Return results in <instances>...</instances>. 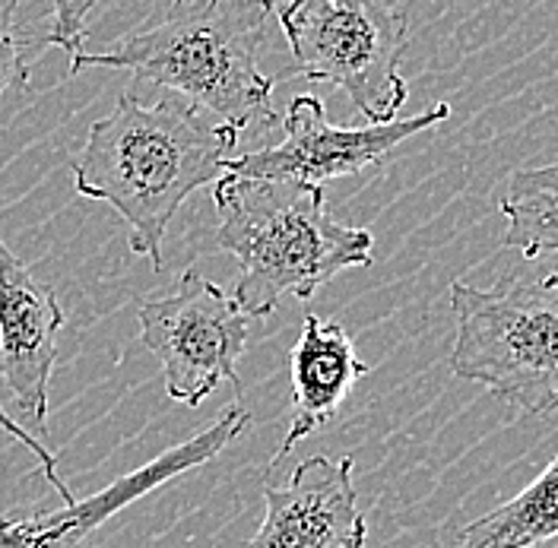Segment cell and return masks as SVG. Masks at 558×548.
I'll return each mask as SVG.
<instances>
[{
    "mask_svg": "<svg viewBox=\"0 0 558 548\" xmlns=\"http://www.w3.org/2000/svg\"><path fill=\"white\" fill-rule=\"evenodd\" d=\"M239 149V131L204 118L178 96L121 93L70 162L73 187L108 204L128 226L131 251L162 270V244L181 204L222 178Z\"/></svg>",
    "mask_w": 558,
    "mask_h": 548,
    "instance_id": "cell-1",
    "label": "cell"
},
{
    "mask_svg": "<svg viewBox=\"0 0 558 548\" xmlns=\"http://www.w3.org/2000/svg\"><path fill=\"white\" fill-rule=\"evenodd\" d=\"M274 7V0H172L149 29L70 58V76L89 68L128 70L143 86L166 89L232 131H264L277 118L279 76L260 70Z\"/></svg>",
    "mask_w": 558,
    "mask_h": 548,
    "instance_id": "cell-2",
    "label": "cell"
},
{
    "mask_svg": "<svg viewBox=\"0 0 558 548\" xmlns=\"http://www.w3.org/2000/svg\"><path fill=\"white\" fill-rule=\"evenodd\" d=\"M216 247L235 257V302L251 320L270 317L292 295L314 292L352 267H372L375 239L327 212L324 187L299 181L216 178Z\"/></svg>",
    "mask_w": 558,
    "mask_h": 548,
    "instance_id": "cell-3",
    "label": "cell"
},
{
    "mask_svg": "<svg viewBox=\"0 0 558 548\" xmlns=\"http://www.w3.org/2000/svg\"><path fill=\"white\" fill-rule=\"evenodd\" d=\"M451 372L523 415L558 410V273L511 276L492 289L451 282Z\"/></svg>",
    "mask_w": 558,
    "mask_h": 548,
    "instance_id": "cell-4",
    "label": "cell"
},
{
    "mask_svg": "<svg viewBox=\"0 0 558 548\" xmlns=\"http://www.w3.org/2000/svg\"><path fill=\"white\" fill-rule=\"evenodd\" d=\"M279 26L295 58L289 73L343 89L368 124L397 121L410 99L400 73L410 48L403 10L390 0H289Z\"/></svg>",
    "mask_w": 558,
    "mask_h": 548,
    "instance_id": "cell-5",
    "label": "cell"
},
{
    "mask_svg": "<svg viewBox=\"0 0 558 548\" xmlns=\"http://www.w3.org/2000/svg\"><path fill=\"white\" fill-rule=\"evenodd\" d=\"M137 320L140 343L159 358L174 403L194 410L219 383H239L251 317L213 279L184 270L172 295L140 302Z\"/></svg>",
    "mask_w": 558,
    "mask_h": 548,
    "instance_id": "cell-6",
    "label": "cell"
},
{
    "mask_svg": "<svg viewBox=\"0 0 558 548\" xmlns=\"http://www.w3.org/2000/svg\"><path fill=\"white\" fill-rule=\"evenodd\" d=\"M448 118L451 105L438 102L413 118L343 127L327 118V108L317 96H295L282 121V139L264 149L232 156L222 174L254 181H299L324 187L333 178L381 166L400 143L445 124Z\"/></svg>",
    "mask_w": 558,
    "mask_h": 548,
    "instance_id": "cell-7",
    "label": "cell"
},
{
    "mask_svg": "<svg viewBox=\"0 0 558 548\" xmlns=\"http://www.w3.org/2000/svg\"><path fill=\"white\" fill-rule=\"evenodd\" d=\"M247 425H251V412L244 406H229L219 412V418L209 428L162 450L149 463H143L121 479L108 482V488L83 501L64 504L58 511L0 516V548H83L105 520L121 514L124 508H131L143 495L162 488L166 482L216 460L235 438H242Z\"/></svg>",
    "mask_w": 558,
    "mask_h": 548,
    "instance_id": "cell-8",
    "label": "cell"
},
{
    "mask_svg": "<svg viewBox=\"0 0 558 548\" xmlns=\"http://www.w3.org/2000/svg\"><path fill=\"white\" fill-rule=\"evenodd\" d=\"M64 308L51 285L0 239V387L16 422L38 441L48 431V383Z\"/></svg>",
    "mask_w": 558,
    "mask_h": 548,
    "instance_id": "cell-9",
    "label": "cell"
},
{
    "mask_svg": "<svg viewBox=\"0 0 558 548\" xmlns=\"http://www.w3.org/2000/svg\"><path fill=\"white\" fill-rule=\"evenodd\" d=\"M355 460L308 456L289 482L264 485V520L244 548H362L368 523L359 508Z\"/></svg>",
    "mask_w": 558,
    "mask_h": 548,
    "instance_id": "cell-10",
    "label": "cell"
},
{
    "mask_svg": "<svg viewBox=\"0 0 558 548\" xmlns=\"http://www.w3.org/2000/svg\"><path fill=\"white\" fill-rule=\"evenodd\" d=\"M368 375V365L359 358L349 333L337 320H324L305 314L299 343L289 352V377H292V422L277 447L270 466L305 441L320 425H327L347 403L352 387Z\"/></svg>",
    "mask_w": 558,
    "mask_h": 548,
    "instance_id": "cell-11",
    "label": "cell"
},
{
    "mask_svg": "<svg viewBox=\"0 0 558 548\" xmlns=\"http://www.w3.org/2000/svg\"><path fill=\"white\" fill-rule=\"evenodd\" d=\"M558 536V453L556 460L486 516L463 529V548H533Z\"/></svg>",
    "mask_w": 558,
    "mask_h": 548,
    "instance_id": "cell-12",
    "label": "cell"
},
{
    "mask_svg": "<svg viewBox=\"0 0 558 548\" xmlns=\"http://www.w3.org/2000/svg\"><path fill=\"white\" fill-rule=\"evenodd\" d=\"M501 216L508 222L505 247L521 251L536 260L543 254H558V159L543 169H521L511 174Z\"/></svg>",
    "mask_w": 558,
    "mask_h": 548,
    "instance_id": "cell-13",
    "label": "cell"
},
{
    "mask_svg": "<svg viewBox=\"0 0 558 548\" xmlns=\"http://www.w3.org/2000/svg\"><path fill=\"white\" fill-rule=\"evenodd\" d=\"M23 0H0V102L29 80V33L20 20Z\"/></svg>",
    "mask_w": 558,
    "mask_h": 548,
    "instance_id": "cell-14",
    "label": "cell"
},
{
    "mask_svg": "<svg viewBox=\"0 0 558 548\" xmlns=\"http://www.w3.org/2000/svg\"><path fill=\"white\" fill-rule=\"evenodd\" d=\"M99 7V0H51V33L45 35V45L76 58L86 51V33L89 16Z\"/></svg>",
    "mask_w": 558,
    "mask_h": 548,
    "instance_id": "cell-15",
    "label": "cell"
},
{
    "mask_svg": "<svg viewBox=\"0 0 558 548\" xmlns=\"http://www.w3.org/2000/svg\"><path fill=\"white\" fill-rule=\"evenodd\" d=\"M0 431H7V435H10L13 441H20V445L33 450V456L38 460V466H41L45 479H48L51 485H54V488H58V495H61V501H64V504H73V501H76V498H73V491H70L68 485L61 482V476H58V456H54V453H51L48 447L41 445V441H38L35 435H29V431H26V428H23V425H20V422H16L13 415H10V410L3 406V400H0Z\"/></svg>",
    "mask_w": 558,
    "mask_h": 548,
    "instance_id": "cell-16",
    "label": "cell"
}]
</instances>
